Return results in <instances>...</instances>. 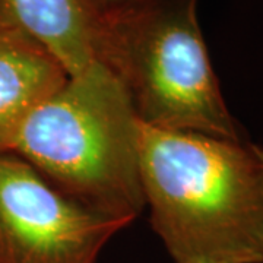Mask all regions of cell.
<instances>
[{
  "label": "cell",
  "mask_w": 263,
  "mask_h": 263,
  "mask_svg": "<svg viewBox=\"0 0 263 263\" xmlns=\"http://www.w3.org/2000/svg\"><path fill=\"white\" fill-rule=\"evenodd\" d=\"M139 168L173 263H263V146L142 123Z\"/></svg>",
  "instance_id": "6da1fadb"
},
{
  "label": "cell",
  "mask_w": 263,
  "mask_h": 263,
  "mask_svg": "<svg viewBox=\"0 0 263 263\" xmlns=\"http://www.w3.org/2000/svg\"><path fill=\"white\" fill-rule=\"evenodd\" d=\"M141 126L123 85L94 60L32 110L12 154L84 206L133 222L145 208Z\"/></svg>",
  "instance_id": "7a4b0ae2"
},
{
  "label": "cell",
  "mask_w": 263,
  "mask_h": 263,
  "mask_svg": "<svg viewBox=\"0 0 263 263\" xmlns=\"http://www.w3.org/2000/svg\"><path fill=\"white\" fill-rule=\"evenodd\" d=\"M97 15L89 0H0V19L40 43L69 76L95 60Z\"/></svg>",
  "instance_id": "8992f818"
},
{
  "label": "cell",
  "mask_w": 263,
  "mask_h": 263,
  "mask_svg": "<svg viewBox=\"0 0 263 263\" xmlns=\"http://www.w3.org/2000/svg\"><path fill=\"white\" fill-rule=\"evenodd\" d=\"M67 78L50 51L0 19V154L13 151L27 117Z\"/></svg>",
  "instance_id": "5b68a950"
},
{
  "label": "cell",
  "mask_w": 263,
  "mask_h": 263,
  "mask_svg": "<svg viewBox=\"0 0 263 263\" xmlns=\"http://www.w3.org/2000/svg\"><path fill=\"white\" fill-rule=\"evenodd\" d=\"M89 2L94 5V8L97 10H104L120 6V5H126V3L133 2V0H89Z\"/></svg>",
  "instance_id": "52a82bcc"
},
{
  "label": "cell",
  "mask_w": 263,
  "mask_h": 263,
  "mask_svg": "<svg viewBox=\"0 0 263 263\" xmlns=\"http://www.w3.org/2000/svg\"><path fill=\"white\" fill-rule=\"evenodd\" d=\"M94 59L143 124L240 139L197 19V0H133L98 10Z\"/></svg>",
  "instance_id": "3957f363"
},
{
  "label": "cell",
  "mask_w": 263,
  "mask_h": 263,
  "mask_svg": "<svg viewBox=\"0 0 263 263\" xmlns=\"http://www.w3.org/2000/svg\"><path fill=\"white\" fill-rule=\"evenodd\" d=\"M130 224L66 196L16 154H0V263H97Z\"/></svg>",
  "instance_id": "277c9868"
}]
</instances>
